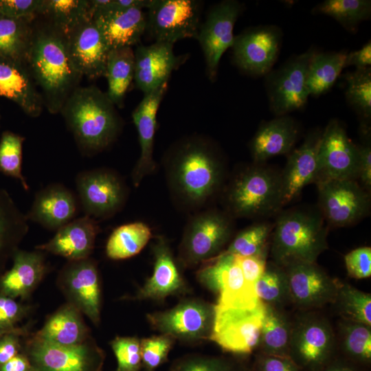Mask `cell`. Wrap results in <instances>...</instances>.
<instances>
[{
  "instance_id": "obj_21",
  "label": "cell",
  "mask_w": 371,
  "mask_h": 371,
  "mask_svg": "<svg viewBox=\"0 0 371 371\" xmlns=\"http://www.w3.org/2000/svg\"><path fill=\"white\" fill-rule=\"evenodd\" d=\"M322 132H311L297 148L289 153L285 168L280 174L282 207L296 199L307 185L316 183Z\"/></svg>"
},
{
  "instance_id": "obj_50",
  "label": "cell",
  "mask_w": 371,
  "mask_h": 371,
  "mask_svg": "<svg viewBox=\"0 0 371 371\" xmlns=\"http://www.w3.org/2000/svg\"><path fill=\"white\" fill-rule=\"evenodd\" d=\"M346 270L350 277L363 279L371 276V248L361 247L344 256Z\"/></svg>"
},
{
  "instance_id": "obj_42",
  "label": "cell",
  "mask_w": 371,
  "mask_h": 371,
  "mask_svg": "<svg viewBox=\"0 0 371 371\" xmlns=\"http://www.w3.org/2000/svg\"><path fill=\"white\" fill-rule=\"evenodd\" d=\"M334 304L344 320L371 326V295L339 281Z\"/></svg>"
},
{
  "instance_id": "obj_30",
  "label": "cell",
  "mask_w": 371,
  "mask_h": 371,
  "mask_svg": "<svg viewBox=\"0 0 371 371\" xmlns=\"http://www.w3.org/2000/svg\"><path fill=\"white\" fill-rule=\"evenodd\" d=\"M93 19L110 50L137 45L146 32V14L141 8L102 13Z\"/></svg>"
},
{
  "instance_id": "obj_29",
  "label": "cell",
  "mask_w": 371,
  "mask_h": 371,
  "mask_svg": "<svg viewBox=\"0 0 371 371\" xmlns=\"http://www.w3.org/2000/svg\"><path fill=\"white\" fill-rule=\"evenodd\" d=\"M298 135V125L288 115L263 122L250 144L254 163L262 164L273 157L289 154L293 150Z\"/></svg>"
},
{
  "instance_id": "obj_8",
  "label": "cell",
  "mask_w": 371,
  "mask_h": 371,
  "mask_svg": "<svg viewBox=\"0 0 371 371\" xmlns=\"http://www.w3.org/2000/svg\"><path fill=\"white\" fill-rule=\"evenodd\" d=\"M24 337L22 351L35 371L102 370L105 353L92 337L71 346L49 344L32 334Z\"/></svg>"
},
{
  "instance_id": "obj_1",
  "label": "cell",
  "mask_w": 371,
  "mask_h": 371,
  "mask_svg": "<svg viewBox=\"0 0 371 371\" xmlns=\"http://www.w3.org/2000/svg\"><path fill=\"white\" fill-rule=\"evenodd\" d=\"M163 164L170 196L181 210H201L223 185L222 155L214 143L202 135L175 142L166 152Z\"/></svg>"
},
{
  "instance_id": "obj_52",
  "label": "cell",
  "mask_w": 371,
  "mask_h": 371,
  "mask_svg": "<svg viewBox=\"0 0 371 371\" xmlns=\"http://www.w3.org/2000/svg\"><path fill=\"white\" fill-rule=\"evenodd\" d=\"M254 371H302L289 357L259 352L256 357Z\"/></svg>"
},
{
  "instance_id": "obj_24",
  "label": "cell",
  "mask_w": 371,
  "mask_h": 371,
  "mask_svg": "<svg viewBox=\"0 0 371 371\" xmlns=\"http://www.w3.org/2000/svg\"><path fill=\"white\" fill-rule=\"evenodd\" d=\"M99 232L95 219L85 215L59 228L52 239L35 246V249L63 257L68 261L85 259L92 254Z\"/></svg>"
},
{
  "instance_id": "obj_36",
  "label": "cell",
  "mask_w": 371,
  "mask_h": 371,
  "mask_svg": "<svg viewBox=\"0 0 371 371\" xmlns=\"http://www.w3.org/2000/svg\"><path fill=\"white\" fill-rule=\"evenodd\" d=\"M346 56L343 52L314 53L306 76L309 95L318 97L330 90L345 68Z\"/></svg>"
},
{
  "instance_id": "obj_5",
  "label": "cell",
  "mask_w": 371,
  "mask_h": 371,
  "mask_svg": "<svg viewBox=\"0 0 371 371\" xmlns=\"http://www.w3.org/2000/svg\"><path fill=\"white\" fill-rule=\"evenodd\" d=\"M227 213L232 217L271 215L282 207L280 174L254 163L239 171L225 192Z\"/></svg>"
},
{
  "instance_id": "obj_19",
  "label": "cell",
  "mask_w": 371,
  "mask_h": 371,
  "mask_svg": "<svg viewBox=\"0 0 371 371\" xmlns=\"http://www.w3.org/2000/svg\"><path fill=\"white\" fill-rule=\"evenodd\" d=\"M290 301L302 309L334 303L339 280L330 277L316 262H295L283 267Z\"/></svg>"
},
{
  "instance_id": "obj_45",
  "label": "cell",
  "mask_w": 371,
  "mask_h": 371,
  "mask_svg": "<svg viewBox=\"0 0 371 371\" xmlns=\"http://www.w3.org/2000/svg\"><path fill=\"white\" fill-rule=\"evenodd\" d=\"M25 138L10 131L2 133L0 138V172L18 180L23 189L29 190L22 173L23 144Z\"/></svg>"
},
{
  "instance_id": "obj_33",
  "label": "cell",
  "mask_w": 371,
  "mask_h": 371,
  "mask_svg": "<svg viewBox=\"0 0 371 371\" xmlns=\"http://www.w3.org/2000/svg\"><path fill=\"white\" fill-rule=\"evenodd\" d=\"M135 75V55L132 47L111 49L109 52L105 77L108 89L106 92L111 102L122 108L126 92Z\"/></svg>"
},
{
  "instance_id": "obj_34",
  "label": "cell",
  "mask_w": 371,
  "mask_h": 371,
  "mask_svg": "<svg viewBox=\"0 0 371 371\" xmlns=\"http://www.w3.org/2000/svg\"><path fill=\"white\" fill-rule=\"evenodd\" d=\"M38 16L64 38L87 18L91 17L89 0H43Z\"/></svg>"
},
{
  "instance_id": "obj_49",
  "label": "cell",
  "mask_w": 371,
  "mask_h": 371,
  "mask_svg": "<svg viewBox=\"0 0 371 371\" xmlns=\"http://www.w3.org/2000/svg\"><path fill=\"white\" fill-rule=\"evenodd\" d=\"M32 306L0 293V327L14 328L30 313Z\"/></svg>"
},
{
  "instance_id": "obj_12",
  "label": "cell",
  "mask_w": 371,
  "mask_h": 371,
  "mask_svg": "<svg viewBox=\"0 0 371 371\" xmlns=\"http://www.w3.org/2000/svg\"><path fill=\"white\" fill-rule=\"evenodd\" d=\"M315 52L309 49L289 58L280 67L267 74L266 88L270 109L276 116L302 109L309 95L307 71Z\"/></svg>"
},
{
  "instance_id": "obj_13",
  "label": "cell",
  "mask_w": 371,
  "mask_h": 371,
  "mask_svg": "<svg viewBox=\"0 0 371 371\" xmlns=\"http://www.w3.org/2000/svg\"><path fill=\"white\" fill-rule=\"evenodd\" d=\"M76 184L85 215L94 219L114 215L124 206L128 196L124 181L107 168L81 172L76 177Z\"/></svg>"
},
{
  "instance_id": "obj_43",
  "label": "cell",
  "mask_w": 371,
  "mask_h": 371,
  "mask_svg": "<svg viewBox=\"0 0 371 371\" xmlns=\"http://www.w3.org/2000/svg\"><path fill=\"white\" fill-rule=\"evenodd\" d=\"M346 98L361 120L369 124L371 118V69H355L345 74Z\"/></svg>"
},
{
  "instance_id": "obj_16",
  "label": "cell",
  "mask_w": 371,
  "mask_h": 371,
  "mask_svg": "<svg viewBox=\"0 0 371 371\" xmlns=\"http://www.w3.org/2000/svg\"><path fill=\"white\" fill-rule=\"evenodd\" d=\"M243 10L238 1H222L210 9L200 25L196 39L203 52L207 75L212 82L216 80L223 54L234 44V27Z\"/></svg>"
},
{
  "instance_id": "obj_37",
  "label": "cell",
  "mask_w": 371,
  "mask_h": 371,
  "mask_svg": "<svg viewBox=\"0 0 371 371\" xmlns=\"http://www.w3.org/2000/svg\"><path fill=\"white\" fill-rule=\"evenodd\" d=\"M291 329L292 324L280 308L265 304L259 352L289 357Z\"/></svg>"
},
{
  "instance_id": "obj_46",
  "label": "cell",
  "mask_w": 371,
  "mask_h": 371,
  "mask_svg": "<svg viewBox=\"0 0 371 371\" xmlns=\"http://www.w3.org/2000/svg\"><path fill=\"white\" fill-rule=\"evenodd\" d=\"M169 371H249L241 362L223 356L189 354L175 359Z\"/></svg>"
},
{
  "instance_id": "obj_10",
  "label": "cell",
  "mask_w": 371,
  "mask_h": 371,
  "mask_svg": "<svg viewBox=\"0 0 371 371\" xmlns=\"http://www.w3.org/2000/svg\"><path fill=\"white\" fill-rule=\"evenodd\" d=\"M203 3L196 0H151L146 32L155 42L174 44L196 38Z\"/></svg>"
},
{
  "instance_id": "obj_57",
  "label": "cell",
  "mask_w": 371,
  "mask_h": 371,
  "mask_svg": "<svg viewBox=\"0 0 371 371\" xmlns=\"http://www.w3.org/2000/svg\"><path fill=\"white\" fill-rule=\"evenodd\" d=\"M0 371H35L27 356L22 351L0 367Z\"/></svg>"
},
{
  "instance_id": "obj_26",
  "label": "cell",
  "mask_w": 371,
  "mask_h": 371,
  "mask_svg": "<svg viewBox=\"0 0 371 371\" xmlns=\"http://www.w3.org/2000/svg\"><path fill=\"white\" fill-rule=\"evenodd\" d=\"M0 96L15 102L30 117L43 111L42 95L24 62L0 57Z\"/></svg>"
},
{
  "instance_id": "obj_58",
  "label": "cell",
  "mask_w": 371,
  "mask_h": 371,
  "mask_svg": "<svg viewBox=\"0 0 371 371\" xmlns=\"http://www.w3.org/2000/svg\"><path fill=\"white\" fill-rule=\"evenodd\" d=\"M360 367L344 357H335L319 371H361Z\"/></svg>"
},
{
  "instance_id": "obj_31",
  "label": "cell",
  "mask_w": 371,
  "mask_h": 371,
  "mask_svg": "<svg viewBox=\"0 0 371 371\" xmlns=\"http://www.w3.org/2000/svg\"><path fill=\"white\" fill-rule=\"evenodd\" d=\"M82 315L75 306L67 302L51 314L43 327L32 335L54 345L71 346L80 344L91 337Z\"/></svg>"
},
{
  "instance_id": "obj_22",
  "label": "cell",
  "mask_w": 371,
  "mask_h": 371,
  "mask_svg": "<svg viewBox=\"0 0 371 371\" xmlns=\"http://www.w3.org/2000/svg\"><path fill=\"white\" fill-rule=\"evenodd\" d=\"M167 89L168 82L155 90L144 94L143 99L132 113L140 146V155L131 174L133 183L135 187L156 168L153 148L157 114Z\"/></svg>"
},
{
  "instance_id": "obj_44",
  "label": "cell",
  "mask_w": 371,
  "mask_h": 371,
  "mask_svg": "<svg viewBox=\"0 0 371 371\" xmlns=\"http://www.w3.org/2000/svg\"><path fill=\"white\" fill-rule=\"evenodd\" d=\"M258 299L265 304L280 308L290 301L286 275L282 267L267 262L265 269L255 284Z\"/></svg>"
},
{
  "instance_id": "obj_3",
  "label": "cell",
  "mask_w": 371,
  "mask_h": 371,
  "mask_svg": "<svg viewBox=\"0 0 371 371\" xmlns=\"http://www.w3.org/2000/svg\"><path fill=\"white\" fill-rule=\"evenodd\" d=\"M60 113L80 149L87 155L106 148L122 128L115 105L106 92L93 85L77 87Z\"/></svg>"
},
{
  "instance_id": "obj_18",
  "label": "cell",
  "mask_w": 371,
  "mask_h": 371,
  "mask_svg": "<svg viewBox=\"0 0 371 371\" xmlns=\"http://www.w3.org/2000/svg\"><path fill=\"white\" fill-rule=\"evenodd\" d=\"M282 40V32L276 25L250 27L235 36L232 47L236 65L252 76H265L276 62Z\"/></svg>"
},
{
  "instance_id": "obj_32",
  "label": "cell",
  "mask_w": 371,
  "mask_h": 371,
  "mask_svg": "<svg viewBox=\"0 0 371 371\" xmlns=\"http://www.w3.org/2000/svg\"><path fill=\"white\" fill-rule=\"evenodd\" d=\"M29 230L28 219L10 194L0 188V276Z\"/></svg>"
},
{
  "instance_id": "obj_51",
  "label": "cell",
  "mask_w": 371,
  "mask_h": 371,
  "mask_svg": "<svg viewBox=\"0 0 371 371\" xmlns=\"http://www.w3.org/2000/svg\"><path fill=\"white\" fill-rule=\"evenodd\" d=\"M43 4V0H0V14L14 19L35 18Z\"/></svg>"
},
{
  "instance_id": "obj_4",
  "label": "cell",
  "mask_w": 371,
  "mask_h": 371,
  "mask_svg": "<svg viewBox=\"0 0 371 371\" xmlns=\"http://www.w3.org/2000/svg\"><path fill=\"white\" fill-rule=\"evenodd\" d=\"M321 212L293 209L280 214L271 238L273 262L280 267L316 262L328 249L327 228Z\"/></svg>"
},
{
  "instance_id": "obj_25",
  "label": "cell",
  "mask_w": 371,
  "mask_h": 371,
  "mask_svg": "<svg viewBox=\"0 0 371 371\" xmlns=\"http://www.w3.org/2000/svg\"><path fill=\"white\" fill-rule=\"evenodd\" d=\"M12 266L0 276V293L25 300L36 289L49 269L43 251L18 249Z\"/></svg>"
},
{
  "instance_id": "obj_27",
  "label": "cell",
  "mask_w": 371,
  "mask_h": 371,
  "mask_svg": "<svg viewBox=\"0 0 371 371\" xmlns=\"http://www.w3.org/2000/svg\"><path fill=\"white\" fill-rule=\"evenodd\" d=\"M153 251L155 259L153 275L133 299L163 300L170 295L186 293L188 286L179 271L167 240L159 237Z\"/></svg>"
},
{
  "instance_id": "obj_38",
  "label": "cell",
  "mask_w": 371,
  "mask_h": 371,
  "mask_svg": "<svg viewBox=\"0 0 371 371\" xmlns=\"http://www.w3.org/2000/svg\"><path fill=\"white\" fill-rule=\"evenodd\" d=\"M152 237L150 228L143 222L124 224L109 236L105 248L108 258L124 260L139 254Z\"/></svg>"
},
{
  "instance_id": "obj_28",
  "label": "cell",
  "mask_w": 371,
  "mask_h": 371,
  "mask_svg": "<svg viewBox=\"0 0 371 371\" xmlns=\"http://www.w3.org/2000/svg\"><path fill=\"white\" fill-rule=\"evenodd\" d=\"M78 212L74 193L61 184H51L36 193L27 218L50 230L71 221Z\"/></svg>"
},
{
  "instance_id": "obj_2",
  "label": "cell",
  "mask_w": 371,
  "mask_h": 371,
  "mask_svg": "<svg viewBox=\"0 0 371 371\" xmlns=\"http://www.w3.org/2000/svg\"><path fill=\"white\" fill-rule=\"evenodd\" d=\"M25 64L41 90L44 106L50 113H60L82 76L71 61L65 38L39 16L34 22Z\"/></svg>"
},
{
  "instance_id": "obj_35",
  "label": "cell",
  "mask_w": 371,
  "mask_h": 371,
  "mask_svg": "<svg viewBox=\"0 0 371 371\" xmlns=\"http://www.w3.org/2000/svg\"><path fill=\"white\" fill-rule=\"evenodd\" d=\"M36 17L14 19L0 14V57L25 63Z\"/></svg>"
},
{
  "instance_id": "obj_47",
  "label": "cell",
  "mask_w": 371,
  "mask_h": 371,
  "mask_svg": "<svg viewBox=\"0 0 371 371\" xmlns=\"http://www.w3.org/2000/svg\"><path fill=\"white\" fill-rule=\"evenodd\" d=\"M175 341L172 337L163 334L140 339L142 368L155 371L166 363Z\"/></svg>"
},
{
  "instance_id": "obj_23",
  "label": "cell",
  "mask_w": 371,
  "mask_h": 371,
  "mask_svg": "<svg viewBox=\"0 0 371 371\" xmlns=\"http://www.w3.org/2000/svg\"><path fill=\"white\" fill-rule=\"evenodd\" d=\"M173 46L172 43L155 42L136 47L134 82L144 94L168 82L172 71L180 64L181 58L175 56Z\"/></svg>"
},
{
  "instance_id": "obj_40",
  "label": "cell",
  "mask_w": 371,
  "mask_h": 371,
  "mask_svg": "<svg viewBox=\"0 0 371 371\" xmlns=\"http://www.w3.org/2000/svg\"><path fill=\"white\" fill-rule=\"evenodd\" d=\"M341 345L346 359L360 366L371 363V326L344 320Z\"/></svg>"
},
{
  "instance_id": "obj_48",
  "label": "cell",
  "mask_w": 371,
  "mask_h": 371,
  "mask_svg": "<svg viewBox=\"0 0 371 371\" xmlns=\"http://www.w3.org/2000/svg\"><path fill=\"white\" fill-rule=\"evenodd\" d=\"M117 360L115 371H141L140 340L136 337H116L110 342Z\"/></svg>"
},
{
  "instance_id": "obj_56",
  "label": "cell",
  "mask_w": 371,
  "mask_h": 371,
  "mask_svg": "<svg viewBox=\"0 0 371 371\" xmlns=\"http://www.w3.org/2000/svg\"><path fill=\"white\" fill-rule=\"evenodd\" d=\"M371 42L368 41L358 50L346 53L345 67L354 66L356 69L370 67Z\"/></svg>"
},
{
  "instance_id": "obj_20",
  "label": "cell",
  "mask_w": 371,
  "mask_h": 371,
  "mask_svg": "<svg viewBox=\"0 0 371 371\" xmlns=\"http://www.w3.org/2000/svg\"><path fill=\"white\" fill-rule=\"evenodd\" d=\"M65 40L71 61L82 76L105 77L110 49L93 18L83 21Z\"/></svg>"
},
{
  "instance_id": "obj_9",
  "label": "cell",
  "mask_w": 371,
  "mask_h": 371,
  "mask_svg": "<svg viewBox=\"0 0 371 371\" xmlns=\"http://www.w3.org/2000/svg\"><path fill=\"white\" fill-rule=\"evenodd\" d=\"M214 304L199 299H186L173 308L147 315L153 329L185 344L210 340Z\"/></svg>"
},
{
  "instance_id": "obj_59",
  "label": "cell",
  "mask_w": 371,
  "mask_h": 371,
  "mask_svg": "<svg viewBox=\"0 0 371 371\" xmlns=\"http://www.w3.org/2000/svg\"><path fill=\"white\" fill-rule=\"evenodd\" d=\"M26 326H16L14 328H1L0 327V339L4 336L5 335L8 334V333H12V332H16V331H19V330H21L23 329H24L25 328Z\"/></svg>"
},
{
  "instance_id": "obj_7",
  "label": "cell",
  "mask_w": 371,
  "mask_h": 371,
  "mask_svg": "<svg viewBox=\"0 0 371 371\" xmlns=\"http://www.w3.org/2000/svg\"><path fill=\"white\" fill-rule=\"evenodd\" d=\"M265 304L248 306L214 304V326L210 340L224 351L249 355L259 348Z\"/></svg>"
},
{
  "instance_id": "obj_6",
  "label": "cell",
  "mask_w": 371,
  "mask_h": 371,
  "mask_svg": "<svg viewBox=\"0 0 371 371\" xmlns=\"http://www.w3.org/2000/svg\"><path fill=\"white\" fill-rule=\"evenodd\" d=\"M232 218L216 209L194 214L186 226L179 245V263L184 268H192L221 254L232 234Z\"/></svg>"
},
{
  "instance_id": "obj_11",
  "label": "cell",
  "mask_w": 371,
  "mask_h": 371,
  "mask_svg": "<svg viewBox=\"0 0 371 371\" xmlns=\"http://www.w3.org/2000/svg\"><path fill=\"white\" fill-rule=\"evenodd\" d=\"M332 328L317 315L300 318L292 329L289 357L302 371H319L335 358Z\"/></svg>"
},
{
  "instance_id": "obj_53",
  "label": "cell",
  "mask_w": 371,
  "mask_h": 371,
  "mask_svg": "<svg viewBox=\"0 0 371 371\" xmlns=\"http://www.w3.org/2000/svg\"><path fill=\"white\" fill-rule=\"evenodd\" d=\"M27 326L21 330L12 332L0 339V367L23 350L22 337L27 336Z\"/></svg>"
},
{
  "instance_id": "obj_39",
  "label": "cell",
  "mask_w": 371,
  "mask_h": 371,
  "mask_svg": "<svg viewBox=\"0 0 371 371\" xmlns=\"http://www.w3.org/2000/svg\"><path fill=\"white\" fill-rule=\"evenodd\" d=\"M313 13L330 16L346 31L355 33L361 22L370 18L371 1L325 0L313 9Z\"/></svg>"
},
{
  "instance_id": "obj_55",
  "label": "cell",
  "mask_w": 371,
  "mask_h": 371,
  "mask_svg": "<svg viewBox=\"0 0 371 371\" xmlns=\"http://www.w3.org/2000/svg\"><path fill=\"white\" fill-rule=\"evenodd\" d=\"M366 140L363 144L357 145L359 156L358 179L361 182V186L368 192L371 188V146L370 135L367 136Z\"/></svg>"
},
{
  "instance_id": "obj_15",
  "label": "cell",
  "mask_w": 371,
  "mask_h": 371,
  "mask_svg": "<svg viewBox=\"0 0 371 371\" xmlns=\"http://www.w3.org/2000/svg\"><path fill=\"white\" fill-rule=\"evenodd\" d=\"M316 184L320 212L330 225H351L368 214L370 196L357 180L331 179Z\"/></svg>"
},
{
  "instance_id": "obj_14",
  "label": "cell",
  "mask_w": 371,
  "mask_h": 371,
  "mask_svg": "<svg viewBox=\"0 0 371 371\" xmlns=\"http://www.w3.org/2000/svg\"><path fill=\"white\" fill-rule=\"evenodd\" d=\"M57 286L67 302L85 315L94 325L100 322L101 281L96 262L89 258L68 261L57 277Z\"/></svg>"
},
{
  "instance_id": "obj_41",
  "label": "cell",
  "mask_w": 371,
  "mask_h": 371,
  "mask_svg": "<svg viewBox=\"0 0 371 371\" xmlns=\"http://www.w3.org/2000/svg\"><path fill=\"white\" fill-rule=\"evenodd\" d=\"M273 225L269 222H260L249 226L240 232L221 254L243 257L267 255Z\"/></svg>"
},
{
  "instance_id": "obj_54",
  "label": "cell",
  "mask_w": 371,
  "mask_h": 371,
  "mask_svg": "<svg viewBox=\"0 0 371 371\" xmlns=\"http://www.w3.org/2000/svg\"><path fill=\"white\" fill-rule=\"evenodd\" d=\"M246 282L255 287L257 280L262 275L267 265V255L254 256H236Z\"/></svg>"
},
{
  "instance_id": "obj_17",
  "label": "cell",
  "mask_w": 371,
  "mask_h": 371,
  "mask_svg": "<svg viewBox=\"0 0 371 371\" xmlns=\"http://www.w3.org/2000/svg\"><path fill=\"white\" fill-rule=\"evenodd\" d=\"M359 166L357 145L338 120H330L322 132L315 183L331 179L357 180Z\"/></svg>"
}]
</instances>
